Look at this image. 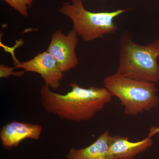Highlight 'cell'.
Instances as JSON below:
<instances>
[{
    "label": "cell",
    "mask_w": 159,
    "mask_h": 159,
    "mask_svg": "<svg viewBox=\"0 0 159 159\" xmlns=\"http://www.w3.org/2000/svg\"><path fill=\"white\" fill-rule=\"evenodd\" d=\"M70 86L71 91L64 95L53 92L46 84L42 87L41 101L47 112L70 121H89L111 100L112 96L105 87L84 88L75 83Z\"/></svg>",
    "instance_id": "1"
},
{
    "label": "cell",
    "mask_w": 159,
    "mask_h": 159,
    "mask_svg": "<svg viewBox=\"0 0 159 159\" xmlns=\"http://www.w3.org/2000/svg\"><path fill=\"white\" fill-rule=\"evenodd\" d=\"M119 62L117 74L139 81L156 83L159 81V40L146 45L135 42L128 31L119 42Z\"/></svg>",
    "instance_id": "2"
},
{
    "label": "cell",
    "mask_w": 159,
    "mask_h": 159,
    "mask_svg": "<svg viewBox=\"0 0 159 159\" xmlns=\"http://www.w3.org/2000/svg\"><path fill=\"white\" fill-rule=\"evenodd\" d=\"M104 87L117 97L127 116H137L157 106L158 97L155 83L139 81L115 73L103 80Z\"/></svg>",
    "instance_id": "3"
},
{
    "label": "cell",
    "mask_w": 159,
    "mask_h": 159,
    "mask_svg": "<svg viewBox=\"0 0 159 159\" xmlns=\"http://www.w3.org/2000/svg\"><path fill=\"white\" fill-rule=\"evenodd\" d=\"M130 10L118 9L112 11L92 12L85 9L83 0H72L71 3H63L59 11L71 20L73 29L77 35L88 42L116 32L119 28L114 20Z\"/></svg>",
    "instance_id": "4"
},
{
    "label": "cell",
    "mask_w": 159,
    "mask_h": 159,
    "mask_svg": "<svg viewBox=\"0 0 159 159\" xmlns=\"http://www.w3.org/2000/svg\"><path fill=\"white\" fill-rule=\"evenodd\" d=\"M78 36L73 29L66 34L57 30L51 36L47 51L56 59L64 73L78 66L79 61L76 53Z\"/></svg>",
    "instance_id": "5"
},
{
    "label": "cell",
    "mask_w": 159,
    "mask_h": 159,
    "mask_svg": "<svg viewBox=\"0 0 159 159\" xmlns=\"http://www.w3.org/2000/svg\"><path fill=\"white\" fill-rule=\"evenodd\" d=\"M14 67L39 74L45 84L54 90L59 88L64 77V72L57 60L47 51L28 61L16 64Z\"/></svg>",
    "instance_id": "6"
},
{
    "label": "cell",
    "mask_w": 159,
    "mask_h": 159,
    "mask_svg": "<svg viewBox=\"0 0 159 159\" xmlns=\"http://www.w3.org/2000/svg\"><path fill=\"white\" fill-rule=\"evenodd\" d=\"M42 127L38 124L13 121L4 125L0 131V139L3 148L10 150L17 147L26 139L38 140Z\"/></svg>",
    "instance_id": "7"
},
{
    "label": "cell",
    "mask_w": 159,
    "mask_h": 159,
    "mask_svg": "<svg viewBox=\"0 0 159 159\" xmlns=\"http://www.w3.org/2000/svg\"><path fill=\"white\" fill-rule=\"evenodd\" d=\"M153 142L152 138L148 136L142 141L132 142L121 136L110 135L107 159H133L148 149Z\"/></svg>",
    "instance_id": "8"
},
{
    "label": "cell",
    "mask_w": 159,
    "mask_h": 159,
    "mask_svg": "<svg viewBox=\"0 0 159 159\" xmlns=\"http://www.w3.org/2000/svg\"><path fill=\"white\" fill-rule=\"evenodd\" d=\"M109 136V132L106 131L86 148H71L66 157L67 159H107Z\"/></svg>",
    "instance_id": "9"
},
{
    "label": "cell",
    "mask_w": 159,
    "mask_h": 159,
    "mask_svg": "<svg viewBox=\"0 0 159 159\" xmlns=\"http://www.w3.org/2000/svg\"><path fill=\"white\" fill-rule=\"evenodd\" d=\"M25 17L29 15L28 10L32 6L33 0H2Z\"/></svg>",
    "instance_id": "10"
},
{
    "label": "cell",
    "mask_w": 159,
    "mask_h": 159,
    "mask_svg": "<svg viewBox=\"0 0 159 159\" xmlns=\"http://www.w3.org/2000/svg\"><path fill=\"white\" fill-rule=\"evenodd\" d=\"M15 68L9 67L7 66L1 65L0 66V77L1 78H7L12 75L15 77H21L25 74V71L14 72Z\"/></svg>",
    "instance_id": "11"
},
{
    "label": "cell",
    "mask_w": 159,
    "mask_h": 159,
    "mask_svg": "<svg viewBox=\"0 0 159 159\" xmlns=\"http://www.w3.org/2000/svg\"><path fill=\"white\" fill-rule=\"evenodd\" d=\"M158 133H159V127H152L150 128V131L148 136L150 138H152L154 135Z\"/></svg>",
    "instance_id": "12"
},
{
    "label": "cell",
    "mask_w": 159,
    "mask_h": 159,
    "mask_svg": "<svg viewBox=\"0 0 159 159\" xmlns=\"http://www.w3.org/2000/svg\"><path fill=\"white\" fill-rule=\"evenodd\" d=\"M86 1H87V0H86ZM95 1H106V0H95Z\"/></svg>",
    "instance_id": "13"
}]
</instances>
